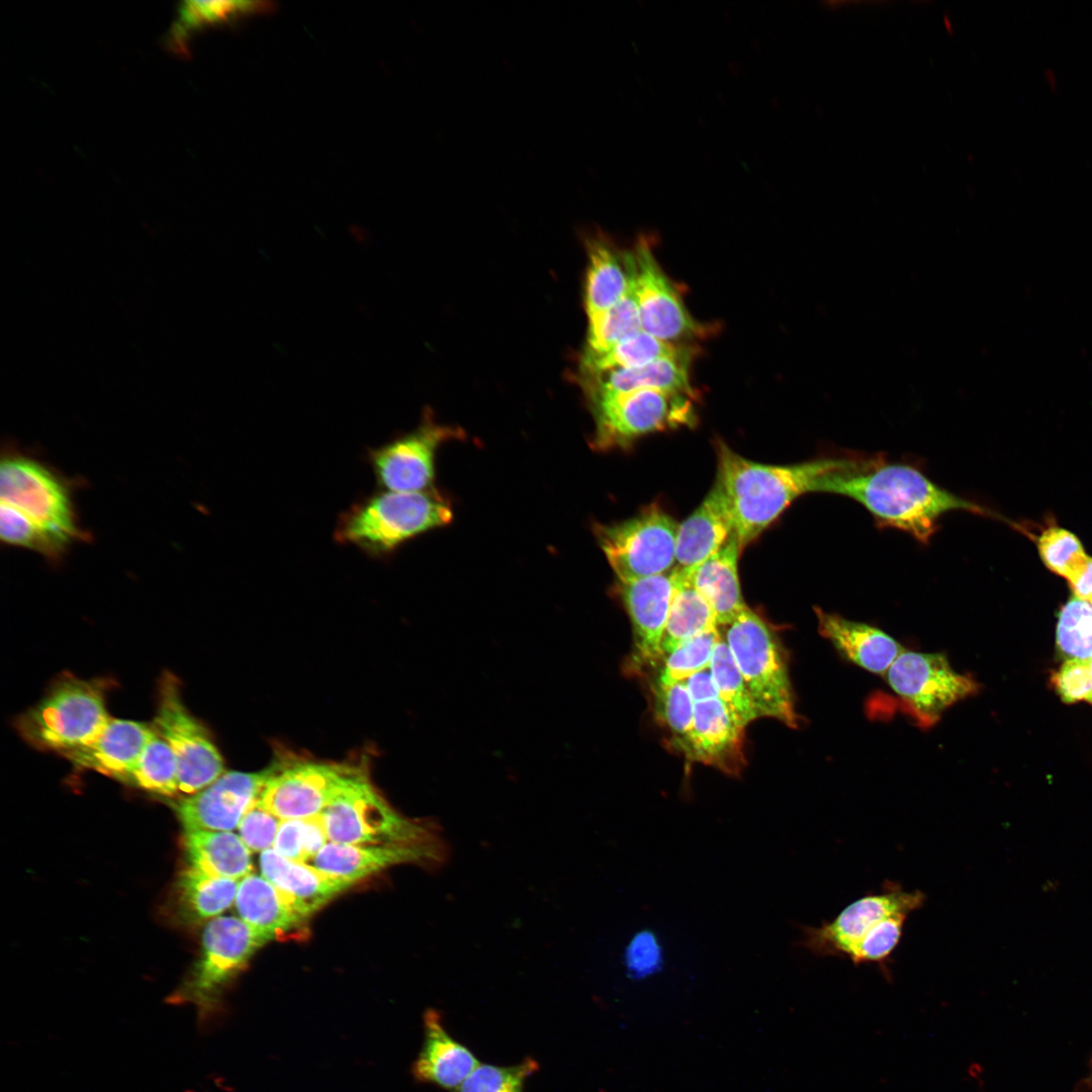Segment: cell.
Returning <instances> with one entry per match:
<instances>
[{
    "label": "cell",
    "instance_id": "cell-1",
    "mask_svg": "<svg viewBox=\"0 0 1092 1092\" xmlns=\"http://www.w3.org/2000/svg\"><path fill=\"white\" fill-rule=\"evenodd\" d=\"M820 492L847 496L863 506L882 527L910 534L928 543L938 520L952 511L982 513V509L931 481L921 470L906 463H889L881 454L869 455L860 464L830 474Z\"/></svg>",
    "mask_w": 1092,
    "mask_h": 1092
},
{
    "label": "cell",
    "instance_id": "cell-2",
    "mask_svg": "<svg viewBox=\"0 0 1092 1092\" xmlns=\"http://www.w3.org/2000/svg\"><path fill=\"white\" fill-rule=\"evenodd\" d=\"M718 447L717 480L727 497L734 531L743 549L799 496L820 492L832 473L861 463L866 454L849 453L775 465L749 460L724 443Z\"/></svg>",
    "mask_w": 1092,
    "mask_h": 1092
},
{
    "label": "cell",
    "instance_id": "cell-3",
    "mask_svg": "<svg viewBox=\"0 0 1092 1092\" xmlns=\"http://www.w3.org/2000/svg\"><path fill=\"white\" fill-rule=\"evenodd\" d=\"M2 542L57 559L78 538L71 493L64 479L41 462L19 453L0 467Z\"/></svg>",
    "mask_w": 1092,
    "mask_h": 1092
},
{
    "label": "cell",
    "instance_id": "cell-4",
    "mask_svg": "<svg viewBox=\"0 0 1092 1092\" xmlns=\"http://www.w3.org/2000/svg\"><path fill=\"white\" fill-rule=\"evenodd\" d=\"M452 519L450 503L434 488L416 492L379 490L341 514L334 537L340 544L382 558Z\"/></svg>",
    "mask_w": 1092,
    "mask_h": 1092
},
{
    "label": "cell",
    "instance_id": "cell-5",
    "mask_svg": "<svg viewBox=\"0 0 1092 1092\" xmlns=\"http://www.w3.org/2000/svg\"><path fill=\"white\" fill-rule=\"evenodd\" d=\"M321 815L330 842L449 850L436 822L400 815L375 791L363 768L347 781Z\"/></svg>",
    "mask_w": 1092,
    "mask_h": 1092
},
{
    "label": "cell",
    "instance_id": "cell-6",
    "mask_svg": "<svg viewBox=\"0 0 1092 1092\" xmlns=\"http://www.w3.org/2000/svg\"><path fill=\"white\" fill-rule=\"evenodd\" d=\"M720 628L760 716L796 728L799 716L793 688L786 656L775 632L748 606Z\"/></svg>",
    "mask_w": 1092,
    "mask_h": 1092
},
{
    "label": "cell",
    "instance_id": "cell-7",
    "mask_svg": "<svg viewBox=\"0 0 1092 1092\" xmlns=\"http://www.w3.org/2000/svg\"><path fill=\"white\" fill-rule=\"evenodd\" d=\"M103 686L74 676L59 679L17 720L21 736L38 749L61 754L95 741L110 721Z\"/></svg>",
    "mask_w": 1092,
    "mask_h": 1092
},
{
    "label": "cell",
    "instance_id": "cell-8",
    "mask_svg": "<svg viewBox=\"0 0 1092 1092\" xmlns=\"http://www.w3.org/2000/svg\"><path fill=\"white\" fill-rule=\"evenodd\" d=\"M201 938L199 959L169 1001L194 1004L205 1025L217 1012L226 985L268 940L238 916L210 919Z\"/></svg>",
    "mask_w": 1092,
    "mask_h": 1092
},
{
    "label": "cell",
    "instance_id": "cell-9",
    "mask_svg": "<svg viewBox=\"0 0 1092 1092\" xmlns=\"http://www.w3.org/2000/svg\"><path fill=\"white\" fill-rule=\"evenodd\" d=\"M596 430L593 447H625L644 435L695 420L691 394L653 389L587 395Z\"/></svg>",
    "mask_w": 1092,
    "mask_h": 1092
},
{
    "label": "cell",
    "instance_id": "cell-10",
    "mask_svg": "<svg viewBox=\"0 0 1092 1092\" xmlns=\"http://www.w3.org/2000/svg\"><path fill=\"white\" fill-rule=\"evenodd\" d=\"M677 528L669 514L652 504L627 520L598 525L596 535L617 580H631L674 568Z\"/></svg>",
    "mask_w": 1092,
    "mask_h": 1092
},
{
    "label": "cell",
    "instance_id": "cell-11",
    "mask_svg": "<svg viewBox=\"0 0 1092 1092\" xmlns=\"http://www.w3.org/2000/svg\"><path fill=\"white\" fill-rule=\"evenodd\" d=\"M885 674L906 712L922 727L932 726L946 709L979 691V684L956 671L942 653L903 650Z\"/></svg>",
    "mask_w": 1092,
    "mask_h": 1092
},
{
    "label": "cell",
    "instance_id": "cell-12",
    "mask_svg": "<svg viewBox=\"0 0 1092 1092\" xmlns=\"http://www.w3.org/2000/svg\"><path fill=\"white\" fill-rule=\"evenodd\" d=\"M154 730L172 748L178 765L179 792L193 795L223 774L222 757L201 723L185 707L178 679L164 673L159 687Z\"/></svg>",
    "mask_w": 1092,
    "mask_h": 1092
},
{
    "label": "cell",
    "instance_id": "cell-13",
    "mask_svg": "<svg viewBox=\"0 0 1092 1092\" xmlns=\"http://www.w3.org/2000/svg\"><path fill=\"white\" fill-rule=\"evenodd\" d=\"M925 896L920 891H905L888 884L879 893L866 895L847 905L831 921L818 927L802 926L798 944L815 956L849 958L851 951L884 918L899 912L912 913L921 908Z\"/></svg>",
    "mask_w": 1092,
    "mask_h": 1092
},
{
    "label": "cell",
    "instance_id": "cell-14",
    "mask_svg": "<svg viewBox=\"0 0 1092 1092\" xmlns=\"http://www.w3.org/2000/svg\"><path fill=\"white\" fill-rule=\"evenodd\" d=\"M628 253L642 330L673 344L705 334L704 326L689 312L678 291L657 262L649 241L640 238L633 251Z\"/></svg>",
    "mask_w": 1092,
    "mask_h": 1092
},
{
    "label": "cell",
    "instance_id": "cell-15",
    "mask_svg": "<svg viewBox=\"0 0 1092 1092\" xmlns=\"http://www.w3.org/2000/svg\"><path fill=\"white\" fill-rule=\"evenodd\" d=\"M359 769L312 761L269 768L259 799L281 820L313 817L322 814Z\"/></svg>",
    "mask_w": 1092,
    "mask_h": 1092
},
{
    "label": "cell",
    "instance_id": "cell-16",
    "mask_svg": "<svg viewBox=\"0 0 1092 1092\" xmlns=\"http://www.w3.org/2000/svg\"><path fill=\"white\" fill-rule=\"evenodd\" d=\"M460 436L459 430L436 424L428 417L414 431L370 449L368 461L379 488L398 492L432 489L438 448Z\"/></svg>",
    "mask_w": 1092,
    "mask_h": 1092
},
{
    "label": "cell",
    "instance_id": "cell-17",
    "mask_svg": "<svg viewBox=\"0 0 1092 1092\" xmlns=\"http://www.w3.org/2000/svg\"><path fill=\"white\" fill-rule=\"evenodd\" d=\"M616 593L631 622L633 648L628 666L637 670L662 659L661 639L674 589V570L616 580Z\"/></svg>",
    "mask_w": 1092,
    "mask_h": 1092
},
{
    "label": "cell",
    "instance_id": "cell-18",
    "mask_svg": "<svg viewBox=\"0 0 1092 1092\" xmlns=\"http://www.w3.org/2000/svg\"><path fill=\"white\" fill-rule=\"evenodd\" d=\"M268 769L260 772L228 771L175 806L188 830L232 831L264 787Z\"/></svg>",
    "mask_w": 1092,
    "mask_h": 1092
},
{
    "label": "cell",
    "instance_id": "cell-19",
    "mask_svg": "<svg viewBox=\"0 0 1092 1092\" xmlns=\"http://www.w3.org/2000/svg\"><path fill=\"white\" fill-rule=\"evenodd\" d=\"M448 857L449 850L424 846L344 844L329 841L308 863L330 876L354 884L402 863L436 869L443 866Z\"/></svg>",
    "mask_w": 1092,
    "mask_h": 1092
},
{
    "label": "cell",
    "instance_id": "cell-20",
    "mask_svg": "<svg viewBox=\"0 0 1092 1092\" xmlns=\"http://www.w3.org/2000/svg\"><path fill=\"white\" fill-rule=\"evenodd\" d=\"M744 729L719 698L695 703L692 729L681 751L691 760L737 776L745 762Z\"/></svg>",
    "mask_w": 1092,
    "mask_h": 1092
},
{
    "label": "cell",
    "instance_id": "cell-21",
    "mask_svg": "<svg viewBox=\"0 0 1092 1092\" xmlns=\"http://www.w3.org/2000/svg\"><path fill=\"white\" fill-rule=\"evenodd\" d=\"M735 533L722 485L716 479L698 508L677 528L675 566L693 569L717 552Z\"/></svg>",
    "mask_w": 1092,
    "mask_h": 1092
},
{
    "label": "cell",
    "instance_id": "cell-22",
    "mask_svg": "<svg viewBox=\"0 0 1092 1092\" xmlns=\"http://www.w3.org/2000/svg\"><path fill=\"white\" fill-rule=\"evenodd\" d=\"M154 732L145 723L111 718L95 741L62 754L76 767L127 782Z\"/></svg>",
    "mask_w": 1092,
    "mask_h": 1092
},
{
    "label": "cell",
    "instance_id": "cell-23",
    "mask_svg": "<svg viewBox=\"0 0 1092 1092\" xmlns=\"http://www.w3.org/2000/svg\"><path fill=\"white\" fill-rule=\"evenodd\" d=\"M235 908L238 917L268 942L297 938L305 931L307 918L262 875L251 873L240 880Z\"/></svg>",
    "mask_w": 1092,
    "mask_h": 1092
},
{
    "label": "cell",
    "instance_id": "cell-24",
    "mask_svg": "<svg viewBox=\"0 0 1092 1092\" xmlns=\"http://www.w3.org/2000/svg\"><path fill=\"white\" fill-rule=\"evenodd\" d=\"M423 1019L424 1040L412 1067L413 1076L420 1083L454 1091L479 1063L468 1048L450 1035L437 1010H427Z\"/></svg>",
    "mask_w": 1092,
    "mask_h": 1092
},
{
    "label": "cell",
    "instance_id": "cell-25",
    "mask_svg": "<svg viewBox=\"0 0 1092 1092\" xmlns=\"http://www.w3.org/2000/svg\"><path fill=\"white\" fill-rule=\"evenodd\" d=\"M259 863L261 875L306 918L352 885L307 862L287 859L273 848L260 853Z\"/></svg>",
    "mask_w": 1092,
    "mask_h": 1092
},
{
    "label": "cell",
    "instance_id": "cell-26",
    "mask_svg": "<svg viewBox=\"0 0 1092 1092\" xmlns=\"http://www.w3.org/2000/svg\"><path fill=\"white\" fill-rule=\"evenodd\" d=\"M818 632L851 663L878 674H884L904 650L902 645L883 630L845 619L837 614L814 609Z\"/></svg>",
    "mask_w": 1092,
    "mask_h": 1092
},
{
    "label": "cell",
    "instance_id": "cell-27",
    "mask_svg": "<svg viewBox=\"0 0 1092 1092\" xmlns=\"http://www.w3.org/2000/svg\"><path fill=\"white\" fill-rule=\"evenodd\" d=\"M742 550L736 534L689 572L694 587L711 607L718 627L728 625L745 607L738 575Z\"/></svg>",
    "mask_w": 1092,
    "mask_h": 1092
},
{
    "label": "cell",
    "instance_id": "cell-28",
    "mask_svg": "<svg viewBox=\"0 0 1092 1092\" xmlns=\"http://www.w3.org/2000/svg\"><path fill=\"white\" fill-rule=\"evenodd\" d=\"M692 353L687 352L654 361L632 369H614L583 375L587 395L622 393L653 389L692 394L690 363Z\"/></svg>",
    "mask_w": 1092,
    "mask_h": 1092
},
{
    "label": "cell",
    "instance_id": "cell-29",
    "mask_svg": "<svg viewBox=\"0 0 1092 1092\" xmlns=\"http://www.w3.org/2000/svg\"><path fill=\"white\" fill-rule=\"evenodd\" d=\"M587 246L584 308L589 322L602 315L625 295L631 273L627 252H620L605 238L592 239Z\"/></svg>",
    "mask_w": 1092,
    "mask_h": 1092
},
{
    "label": "cell",
    "instance_id": "cell-30",
    "mask_svg": "<svg viewBox=\"0 0 1092 1092\" xmlns=\"http://www.w3.org/2000/svg\"><path fill=\"white\" fill-rule=\"evenodd\" d=\"M189 868L204 874L241 880L251 874V850L232 831H185Z\"/></svg>",
    "mask_w": 1092,
    "mask_h": 1092
},
{
    "label": "cell",
    "instance_id": "cell-31",
    "mask_svg": "<svg viewBox=\"0 0 1092 1092\" xmlns=\"http://www.w3.org/2000/svg\"><path fill=\"white\" fill-rule=\"evenodd\" d=\"M240 880L214 877L188 868L174 889L175 908L185 922L220 916L236 900Z\"/></svg>",
    "mask_w": 1092,
    "mask_h": 1092
},
{
    "label": "cell",
    "instance_id": "cell-32",
    "mask_svg": "<svg viewBox=\"0 0 1092 1092\" xmlns=\"http://www.w3.org/2000/svg\"><path fill=\"white\" fill-rule=\"evenodd\" d=\"M674 589L661 639L662 659L692 637L718 627L715 615L691 582L689 572L676 567Z\"/></svg>",
    "mask_w": 1092,
    "mask_h": 1092
},
{
    "label": "cell",
    "instance_id": "cell-33",
    "mask_svg": "<svg viewBox=\"0 0 1092 1092\" xmlns=\"http://www.w3.org/2000/svg\"><path fill=\"white\" fill-rule=\"evenodd\" d=\"M688 347L664 342L643 330L628 337L602 354L584 353L581 374H594L614 369H632L654 361L687 352Z\"/></svg>",
    "mask_w": 1092,
    "mask_h": 1092
},
{
    "label": "cell",
    "instance_id": "cell-34",
    "mask_svg": "<svg viewBox=\"0 0 1092 1092\" xmlns=\"http://www.w3.org/2000/svg\"><path fill=\"white\" fill-rule=\"evenodd\" d=\"M630 267V284L625 295L599 317L588 322L584 353L602 354L628 337L642 331L639 306Z\"/></svg>",
    "mask_w": 1092,
    "mask_h": 1092
},
{
    "label": "cell",
    "instance_id": "cell-35",
    "mask_svg": "<svg viewBox=\"0 0 1092 1092\" xmlns=\"http://www.w3.org/2000/svg\"><path fill=\"white\" fill-rule=\"evenodd\" d=\"M709 668L719 699L739 726L745 728L761 717L723 635L714 648Z\"/></svg>",
    "mask_w": 1092,
    "mask_h": 1092
},
{
    "label": "cell",
    "instance_id": "cell-36",
    "mask_svg": "<svg viewBox=\"0 0 1092 1092\" xmlns=\"http://www.w3.org/2000/svg\"><path fill=\"white\" fill-rule=\"evenodd\" d=\"M127 782L149 792L166 796L179 792L175 754L168 742L156 731L145 745Z\"/></svg>",
    "mask_w": 1092,
    "mask_h": 1092
},
{
    "label": "cell",
    "instance_id": "cell-37",
    "mask_svg": "<svg viewBox=\"0 0 1092 1092\" xmlns=\"http://www.w3.org/2000/svg\"><path fill=\"white\" fill-rule=\"evenodd\" d=\"M1057 647L1065 660L1092 659V605L1076 597L1061 609L1056 631Z\"/></svg>",
    "mask_w": 1092,
    "mask_h": 1092
},
{
    "label": "cell",
    "instance_id": "cell-38",
    "mask_svg": "<svg viewBox=\"0 0 1092 1092\" xmlns=\"http://www.w3.org/2000/svg\"><path fill=\"white\" fill-rule=\"evenodd\" d=\"M329 842L322 815L281 820L273 849L281 856L309 862Z\"/></svg>",
    "mask_w": 1092,
    "mask_h": 1092
},
{
    "label": "cell",
    "instance_id": "cell-39",
    "mask_svg": "<svg viewBox=\"0 0 1092 1092\" xmlns=\"http://www.w3.org/2000/svg\"><path fill=\"white\" fill-rule=\"evenodd\" d=\"M719 627L706 630L678 645L664 657L657 682L670 685L685 681L710 665L714 648L721 638Z\"/></svg>",
    "mask_w": 1092,
    "mask_h": 1092
},
{
    "label": "cell",
    "instance_id": "cell-40",
    "mask_svg": "<svg viewBox=\"0 0 1092 1092\" xmlns=\"http://www.w3.org/2000/svg\"><path fill=\"white\" fill-rule=\"evenodd\" d=\"M1037 549L1044 565L1068 581L1078 574L1089 558L1077 536L1059 527L1048 528L1041 533Z\"/></svg>",
    "mask_w": 1092,
    "mask_h": 1092
},
{
    "label": "cell",
    "instance_id": "cell-41",
    "mask_svg": "<svg viewBox=\"0 0 1092 1092\" xmlns=\"http://www.w3.org/2000/svg\"><path fill=\"white\" fill-rule=\"evenodd\" d=\"M655 713L674 737L675 745L682 750L692 729L695 702L685 681L670 685L655 682L653 687Z\"/></svg>",
    "mask_w": 1092,
    "mask_h": 1092
},
{
    "label": "cell",
    "instance_id": "cell-42",
    "mask_svg": "<svg viewBox=\"0 0 1092 1092\" xmlns=\"http://www.w3.org/2000/svg\"><path fill=\"white\" fill-rule=\"evenodd\" d=\"M538 1069L533 1058L511 1066L479 1064L453 1092H524L526 1079Z\"/></svg>",
    "mask_w": 1092,
    "mask_h": 1092
},
{
    "label": "cell",
    "instance_id": "cell-43",
    "mask_svg": "<svg viewBox=\"0 0 1092 1092\" xmlns=\"http://www.w3.org/2000/svg\"><path fill=\"white\" fill-rule=\"evenodd\" d=\"M909 915L899 912L881 920L855 946L848 959L854 965L877 964L884 967L900 942Z\"/></svg>",
    "mask_w": 1092,
    "mask_h": 1092
},
{
    "label": "cell",
    "instance_id": "cell-44",
    "mask_svg": "<svg viewBox=\"0 0 1092 1092\" xmlns=\"http://www.w3.org/2000/svg\"><path fill=\"white\" fill-rule=\"evenodd\" d=\"M281 819L270 812L260 801H253L243 815L238 834L251 851L263 852L273 848Z\"/></svg>",
    "mask_w": 1092,
    "mask_h": 1092
},
{
    "label": "cell",
    "instance_id": "cell-45",
    "mask_svg": "<svg viewBox=\"0 0 1092 1092\" xmlns=\"http://www.w3.org/2000/svg\"><path fill=\"white\" fill-rule=\"evenodd\" d=\"M1051 681L1062 702L1074 704L1085 701L1092 704V671L1089 662L1065 660L1053 673Z\"/></svg>",
    "mask_w": 1092,
    "mask_h": 1092
},
{
    "label": "cell",
    "instance_id": "cell-46",
    "mask_svg": "<svg viewBox=\"0 0 1092 1092\" xmlns=\"http://www.w3.org/2000/svg\"><path fill=\"white\" fill-rule=\"evenodd\" d=\"M268 10V3L256 1H191L181 9L184 25H197L225 19L238 12Z\"/></svg>",
    "mask_w": 1092,
    "mask_h": 1092
},
{
    "label": "cell",
    "instance_id": "cell-47",
    "mask_svg": "<svg viewBox=\"0 0 1092 1092\" xmlns=\"http://www.w3.org/2000/svg\"><path fill=\"white\" fill-rule=\"evenodd\" d=\"M625 965L633 979H643L661 969L662 949L653 932L643 930L630 940L625 951Z\"/></svg>",
    "mask_w": 1092,
    "mask_h": 1092
},
{
    "label": "cell",
    "instance_id": "cell-48",
    "mask_svg": "<svg viewBox=\"0 0 1092 1092\" xmlns=\"http://www.w3.org/2000/svg\"><path fill=\"white\" fill-rule=\"evenodd\" d=\"M690 695L695 703L719 698L711 670L709 667L700 670L685 680Z\"/></svg>",
    "mask_w": 1092,
    "mask_h": 1092
},
{
    "label": "cell",
    "instance_id": "cell-49",
    "mask_svg": "<svg viewBox=\"0 0 1092 1092\" xmlns=\"http://www.w3.org/2000/svg\"><path fill=\"white\" fill-rule=\"evenodd\" d=\"M1074 597L1092 605V557L1083 568L1069 581Z\"/></svg>",
    "mask_w": 1092,
    "mask_h": 1092
},
{
    "label": "cell",
    "instance_id": "cell-50",
    "mask_svg": "<svg viewBox=\"0 0 1092 1092\" xmlns=\"http://www.w3.org/2000/svg\"><path fill=\"white\" fill-rule=\"evenodd\" d=\"M1043 78L1053 92L1058 90V81L1056 72L1052 68H1046L1042 72Z\"/></svg>",
    "mask_w": 1092,
    "mask_h": 1092
},
{
    "label": "cell",
    "instance_id": "cell-51",
    "mask_svg": "<svg viewBox=\"0 0 1092 1092\" xmlns=\"http://www.w3.org/2000/svg\"><path fill=\"white\" fill-rule=\"evenodd\" d=\"M1089 665H1090V668H1091V671H1092V659L1089 661Z\"/></svg>",
    "mask_w": 1092,
    "mask_h": 1092
}]
</instances>
